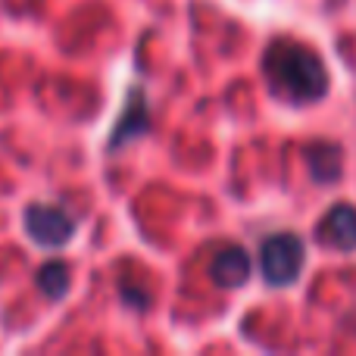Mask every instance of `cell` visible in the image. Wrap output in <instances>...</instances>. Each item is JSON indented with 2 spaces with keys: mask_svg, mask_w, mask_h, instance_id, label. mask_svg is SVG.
Masks as SVG:
<instances>
[{
  "mask_svg": "<svg viewBox=\"0 0 356 356\" xmlns=\"http://www.w3.org/2000/svg\"><path fill=\"white\" fill-rule=\"evenodd\" d=\"M150 125V116H147V104H144V94L138 91V88H131L129 91V104H125V113L122 119L116 122V129H113V138H110V150L122 147V144H129L131 138L144 135Z\"/></svg>",
  "mask_w": 356,
  "mask_h": 356,
  "instance_id": "8992f818",
  "label": "cell"
},
{
  "mask_svg": "<svg viewBox=\"0 0 356 356\" xmlns=\"http://www.w3.org/2000/svg\"><path fill=\"white\" fill-rule=\"evenodd\" d=\"M309 169H313L316 181H322V184L338 178V172H341L338 147H332V144H313V147H309Z\"/></svg>",
  "mask_w": 356,
  "mask_h": 356,
  "instance_id": "ba28073f",
  "label": "cell"
},
{
  "mask_svg": "<svg viewBox=\"0 0 356 356\" xmlns=\"http://www.w3.org/2000/svg\"><path fill=\"white\" fill-rule=\"evenodd\" d=\"M25 232L35 244L47 247V250H60L75 238V222L63 209L47 207V203H31L25 209Z\"/></svg>",
  "mask_w": 356,
  "mask_h": 356,
  "instance_id": "3957f363",
  "label": "cell"
},
{
  "mask_svg": "<svg viewBox=\"0 0 356 356\" xmlns=\"http://www.w3.org/2000/svg\"><path fill=\"white\" fill-rule=\"evenodd\" d=\"M209 275L219 288H241L250 278V257L244 247H222L209 263Z\"/></svg>",
  "mask_w": 356,
  "mask_h": 356,
  "instance_id": "5b68a950",
  "label": "cell"
},
{
  "mask_svg": "<svg viewBox=\"0 0 356 356\" xmlns=\"http://www.w3.org/2000/svg\"><path fill=\"white\" fill-rule=\"evenodd\" d=\"M38 291H41L47 300H63L69 291V266L54 259V263H44L38 269Z\"/></svg>",
  "mask_w": 356,
  "mask_h": 356,
  "instance_id": "52a82bcc",
  "label": "cell"
},
{
  "mask_svg": "<svg viewBox=\"0 0 356 356\" xmlns=\"http://www.w3.org/2000/svg\"><path fill=\"white\" fill-rule=\"evenodd\" d=\"M303 241L294 234H272L263 241V250H259V269L263 278L275 288L291 284L297 275L303 272Z\"/></svg>",
  "mask_w": 356,
  "mask_h": 356,
  "instance_id": "7a4b0ae2",
  "label": "cell"
},
{
  "mask_svg": "<svg viewBox=\"0 0 356 356\" xmlns=\"http://www.w3.org/2000/svg\"><path fill=\"white\" fill-rule=\"evenodd\" d=\"M316 241L341 253L356 250V209L347 207V203L328 209V216L316 228Z\"/></svg>",
  "mask_w": 356,
  "mask_h": 356,
  "instance_id": "277c9868",
  "label": "cell"
},
{
  "mask_svg": "<svg viewBox=\"0 0 356 356\" xmlns=\"http://www.w3.org/2000/svg\"><path fill=\"white\" fill-rule=\"evenodd\" d=\"M263 69L272 91L294 100V104H313V100L325 97L328 91V72L322 66V60L313 50L300 47L294 41L272 44L266 50Z\"/></svg>",
  "mask_w": 356,
  "mask_h": 356,
  "instance_id": "6da1fadb",
  "label": "cell"
}]
</instances>
